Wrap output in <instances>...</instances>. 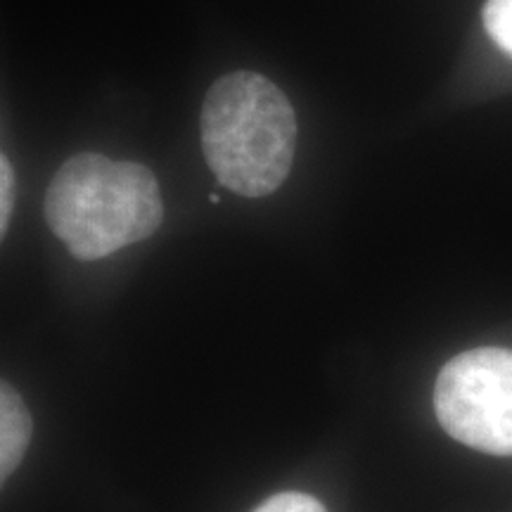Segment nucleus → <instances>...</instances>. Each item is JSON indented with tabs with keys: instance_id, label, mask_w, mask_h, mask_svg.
Here are the masks:
<instances>
[{
	"instance_id": "obj_1",
	"label": "nucleus",
	"mask_w": 512,
	"mask_h": 512,
	"mask_svg": "<svg viewBox=\"0 0 512 512\" xmlns=\"http://www.w3.org/2000/svg\"><path fill=\"white\" fill-rule=\"evenodd\" d=\"M202 152L223 188L266 197L294 162L297 117L287 95L254 72L221 76L202 105Z\"/></svg>"
},
{
	"instance_id": "obj_2",
	"label": "nucleus",
	"mask_w": 512,
	"mask_h": 512,
	"mask_svg": "<svg viewBox=\"0 0 512 512\" xmlns=\"http://www.w3.org/2000/svg\"><path fill=\"white\" fill-rule=\"evenodd\" d=\"M162 219L159 183L143 164L81 152L67 159L48 185V226L81 261L105 259L147 240Z\"/></svg>"
},
{
	"instance_id": "obj_3",
	"label": "nucleus",
	"mask_w": 512,
	"mask_h": 512,
	"mask_svg": "<svg viewBox=\"0 0 512 512\" xmlns=\"http://www.w3.org/2000/svg\"><path fill=\"white\" fill-rule=\"evenodd\" d=\"M434 411L460 444L512 456V351L482 347L451 358L434 384Z\"/></svg>"
},
{
	"instance_id": "obj_4",
	"label": "nucleus",
	"mask_w": 512,
	"mask_h": 512,
	"mask_svg": "<svg viewBox=\"0 0 512 512\" xmlns=\"http://www.w3.org/2000/svg\"><path fill=\"white\" fill-rule=\"evenodd\" d=\"M31 441V418L22 396L10 382L0 384V479L8 477L22 463Z\"/></svg>"
},
{
	"instance_id": "obj_5",
	"label": "nucleus",
	"mask_w": 512,
	"mask_h": 512,
	"mask_svg": "<svg viewBox=\"0 0 512 512\" xmlns=\"http://www.w3.org/2000/svg\"><path fill=\"white\" fill-rule=\"evenodd\" d=\"M484 27L496 46L512 57V0H486Z\"/></svg>"
},
{
	"instance_id": "obj_6",
	"label": "nucleus",
	"mask_w": 512,
	"mask_h": 512,
	"mask_svg": "<svg viewBox=\"0 0 512 512\" xmlns=\"http://www.w3.org/2000/svg\"><path fill=\"white\" fill-rule=\"evenodd\" d=\"M254 512H328L325 505L309 494H297V491H285L275 494L256 508Z\"/></svg>"
},
{
	"instance_id": "obj_7",
	"label": "nucleus",
	"mask_w": 512,
	"mask_h": 512,
	"mask_svg": "<svg viewBox=\"0 0 512 512\" xmlns=\"http://www.w3.org/2000/svg\"><path fill=\"white\" fill-rule=\"evenodd\" d=\"M12 202H15V171L8 157L0 159V233L5 235L12 214Z\"/></svg>"
}]
</instances>
